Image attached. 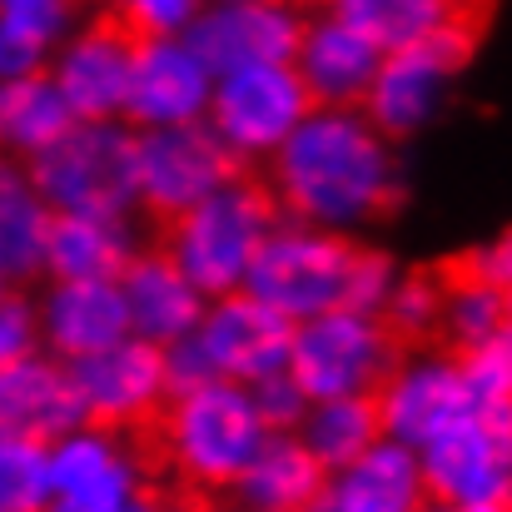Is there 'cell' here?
<instances>
[{"label": "cell", "instance_id": "484cf974", "mask_svg": "<svg viewBox=\"0 0 512 512\" xmlns=\"http://www.w3.org/2000/svg\"><path fill=\"white\" fill-rule=\"evenodd\" d=\"M70 125H75V110L50 80V70L25 75V80H0V155H15L30 165Z\"/></svg>", "mask_w": 512, "mask_h": 512}, {"label": "cell", "instance_id": "e575fe53", "mask_svg": "<svg viewBox=\"0 0 512 512\" xmlns=\"http://www.w3.org/2000/svg\"><path fill=\"white\" fill-rule=\"evenodd\" d=\"M254 403H259V418L269 423V433H299L314 398L304 393V383L294 373H274L264 383H254Z\"/></svg>", "mask_w": 512, "mask_h": 512}, {"label": "cell", "instance_id": "d590c367", "mask_svg": "<svg viewBox=\"0 0 512 512\" xmlns=\"http://www.w3.org/2000/svg\"><path fill=\"white\" fill-rule=\"evenodd\" d=\"M398 264L378 249H358V264H353V284H348V304L343 309H363V314H378L388 309L393 289H398Z\"/></svg>", "mask_w": 512, "mask_h": 512}, {"label": "cell", "instance_id": "8992f818", "mask_svg": "<svg viewBox=\"0 0 512 512\" xmlns=\"http://www.w3.org/2000/svg\"><path fill=\"white\" fill-rule=\"evenodd\" d=\"M398 339L378 314L329 309L319 319L294 324L289 373L304 383L314 403L324 398H373L398 368Z\"/></svg>", "mask_w": 512, "mask_h": 512}, {"label": "cell", "instance_id": "44dd1931", "mask_svg": "<svg viewBox=\"0 0 512 512\" xmlns=\"http://www.w3.org/2000/svg\"><path fill=\"white\" fill-rule=\"evenodd\" d=\"M428 503L433 498H428L418 448L383 438L348 468L329 473L324 498L309 512H423Z\"/></svg>", "mask_w": 512, "mask_h": 512}, {"label": "cell", "instance_id": "603a6c76", "mask_svg": "<svg viewBox=\"0 0 512 512\" xmlns=\"http://www.w3.org/2000/svg\"><path fill=\"white\" fill-rule=\"evenodd\" d=\"M120 289H125V309H130L135 339H150L160 348H174L179 339H189L204 324V309H209V299L194 289V279L174 264L165 249H145L125 269Z\"/></svg>", "mask_w": 512, "mask_h": 512}, {"label": "cell", "instance_id": "cb8c5ba5", "mask_svg": "<svg viewBox=\"0 0 512 512\" xmlns=\"http://www.w3.org/2000/svg\"><path fill=\"white\" fill-rule=\"evenodd\" d=\"M324 483H329V468L309 453V443L299 433H269L259 458L244 468L234 498H239V508L309 512L324 498Z\"/></svg>", "mask_w": 512, "mask_h": 512}, {"label": "cell", "instance_id": "4fadbf2b", "mask_svg": "<svg viewBox=\"0 0 512 512\" xmlns=\"http://www.w3.org/2000/svg\"><path fill=\"white\" fill-rule=\"evenodd\" d=\"M309 15L294 0H209L189 25V45L214 75L249 65H294Z\"/></svg>", "mask_w": 512, "mask_h": 512}, {"label": "cell", "instance_id": "277c9868", "mask_svg": "<svg viewBox=\"0 0 512 512\" xmlns=\"http://www.w3.org/2000/svg\"><path fill=\"white\" fill-rule=\"evenodd\" d=\"M30 174L55 214H135L140 209V130L130 120H75Z\"/></svg>", "mask_w": 512, "mask_h": 512}, {"label": "cell", "instance_id": "9a60e30c", "mask_svg": "<svg viewBox=\"0 0 512 512\" xmlns=\"http://www.w3.org/2000/svg\"><path fill=\"white\" fill-rule=\"evenodd\" d=\"M135 50H140V35L125 20H95L65 35V45L50 60V80L70 100L75 120H125Z\"/></svg>", "mask_w": 512, "mask_h": 512}, {"label": "cell", "instance_id": "e0dca14e", "mask_svg": "<svg viewBox=\"0 0 512 512\" xmlns=\"http://www.w3.org/2000/svg\"><path fill=\"white\" fill-rule=\"evenodd\" d=\"M214 70L184 35H155L135 50V80H130V110L125 120L135 130H174V125H204L214 105Z\"/></svg>", "mask_w": 512, "mask_h": 512}, {"label": "cell", "instance_id": "4316f807", "mask_svg": "<svg viewBox=\"0 0 512 512\" xmlns=\"http://www.w3.org/2000/svg\"><path fill=\"white\" fill-rule=\"evenodd\" d=\"M324 5L348 25H358L373 45H383V55L468 20V0H324Z\"/></svg>", "mask_w": 512, "mask_h": 512}, {"label": "cell", "instance_id": "7c38bea8", "mask_svg": "<svg viewBox=\"0 0 512 512\" xmlns=\"http://www.w3.org/2000/svg\"><path fill=\"white\" fill-rule=\"evenodd\" d=\"M55 468V512H135L150 503L145 463L130 433L115 428H75L50 443Z\"/></svg>", "mask_w": 512, "mask_h": 512}, {"label": "cell", "instance_id": "d6986e66", "mask_svg": "<svg viewBox=\"0 0 512 512\" xmlns=\"http://www.w3.org/2000/svg\"><path fill=\"white\" fill-rule=\"evenodd\" d=\"M383 65V45H373L358 25H348L343 15H334L329 5L319 15H309L294 70L309 85L314 105H353L363 110L373 80Z\"/></svg>", "mask_w": 512, "mask_h": 512}, {"label": "cell", "instance_id": "7402d4cb", "mask_svg": "<svg viewBox=\"0 0 512 512\" xmlns=\"http://www.w3.org/2000/svg\"><path fill=\"white\" fill-rule=\"evenodd\" d=\"M140 254L145 239L130 214H55L45 234V274L65 284L70 279L120 284Z\"/></svg>", "mask_w": 512, "mask_h": 512}, {"label": "cell", "instance_id": "5b68a950", "mask_svg": "<svg viewBox=\"0 0 512 512\" xmlns=\"http://www.w3.org/2000/svg\"><path fill=\"white\" fill-rule=\"evenodd\" d=\"M353 264H358V244L348 234L284 214L274 234L264 239L244 289L264 299L269 309H279L284 319L304 324V319H319L348 304Z\"/></svg>", "mask_w": 512, "mask_h": 512}, {"label": "cell", "instance_id": "7a4b0ae2", "mask_svg": "<svg viewBox=\"0 0 512 512\" xmlns=\"http://www.w3.org/2000/svg\"><path fill=\"white\" fill-rule=\"evenodd\" d=\"M269 443L254 388L214 378L189 393H174L160 418V453L189 493H234L244 468Z\"/></svg>", "mask_w": 512, "mask_h": 512}, {"label": "cell", "instance_id": "52a82bcc", "mask_svg": "<svg viewBox=\"0 0 512 512\" xmlns=\"http://www.w3.org/2000/svg\"><path fill=\"white\" fill-rule=\"evenodd\" d=\"M309 115H314V95L294 65H249L214 80L209 130L234 150L239 165L274 160Z\"/></svg>", "mask_w": 512, "mask_h": 512}, {"label": "cell", "instance_id": "2e32d148", "mask_svg": "<svg viewBox=\"0 0 512 512\" xmlns=\"http://www.w3.org/2000/svg\"><path fill=\"white\" fill-rule=\"evenodd\" d=\"M373 398H378L383 438L408 443V448H418V453H423L443 428H453L463 413L478 408V398H473V388H468V378H463V358H448V353L403 358Z\"/></svg>", "mask_w": 512, "mask_h": 512}, {"label": "cell", "instance_id": "8d00e7d4", "mask_svg": "<svg viewBox=\"0 0 512 512\" xmlns=\"http://www.w3.org/2000/svg\"><path fill=\"white\" fill-rule=\"evenodd\" d=\"M0 25L60 50L70 35V0H0Z\"/></svg>", "mask_w": 512, "mask_h": 512}, {"label": "cell", "instance_id": "d6a6232c", "mask_svg": "<svg viewBox=\"0 0 512 512\" xmlns=\"http://www.w3.org/2000/svg\"><path fill=\"white\" fill-rule=\"evenodd\" d=\"M45 353V334H40V304L25 294H5L0 299V368H15L25 358Z\"/></svg>", "mask_w": 512, "mask_h": 512}, {"label": "cell", "instance_id": "4dcf8cb0", "mask_svg": "<svg viewBox=\"0 0 512 512\" xmlns=\"http://www.w3.org/2000/svg\"><path fill=\"white\" fill-rule=\"evenodd\" d=\"M443 299H448V279L403 274L393 299H388V309H383V324L393 329L398 343L433 339V334H443Z\"/></svg>", "mask_w": 512, "mask_h": 512}, {"label": "cell", "instance_id": "3957f363", "mask_svg": "<svg viewBox=\"0 0 512 512\" xmlns=\"http://www.w3.org/2000/svg\"><path fill=\"white\" fill-rule=\"evenodd\" d=\"M279 219L284 209L274 189L249 174H234L224 189H214L204 204L174 219L165 234V254L194 279L204 299H229V294H244L249 269Z\"/></svg>", "mask_w": 512, "mask_h": 512}, {"label": "cell", "instance_id": "5bb4252c", "mask_svg": "<svg viewBox=\"0 0 512 512\" xmlns=\"http://www.w3.org/2000/svg\"><path fill=\"white\" fill-rule=\"evenodd\" d=\"M194 343L204 348L214 378L229 383H264L274 373H289L294 358V319H284L279 309H269L264 299L229 294V299H209L204 324L194 329Z\"/></svg>", "mask_w": 512, "mask_h": 512}, {"label": "cell", "instance_id": "f1b7e54d", "mask_svg": "<svg viewBox=\"0 0 512 512\" xmlns=\"http://www.w3.org/2000/svg\"><path fill=\"white\" fill-rule=\"evenodd\" d=\"M508 319H512L508 289H498V284H488V279H478V274H468V269H458V274L448 279L443 339L453 343L458 353H468V348L488 343L493 334H503Z\"/></svg>", "mask_w": 512, "mask_h": 512}, {"label": "cell", "instance_id": "83f0119b", "mask_svg": "<svg viewBox=\"0 0 512 512\" xmlns=\"http://www.w3.org/2000/svg\"><path fill=\"white\" fill-rule=\"evenodd\" d=\"M299 438L309 443V453L339 473L353 458H363L373 443H383V418H378V398H324L309 408Z\"/></svg>", "mask_w": 512, "mask_h": 512}, {"label": "cell", "instance_id": "6da1fadb", "mask_svg": "<svg viewBox=\"0 0 512 512\" xmlns=\"http://www.w3.org/2000/svg\"><path fill=\"white\" fill-rule=\"evenodd\" d=\"M269 189L289 219L353 234L398 204V155L363 110L314 105L269 160Z\"/></svg>", "mask_w": 512, "mask_h": 512}, {"label": "cell", "instance_id": "1f68e13d", "mask_svg": "<svg viewBox=\"0 0 512 512\" xmlns=\"http://www.w3.org/2000/svg\"><path fill=\"white\" fill-rule=\"evenodd\" d=\"M458 358H463V378L478 403H512V319L503 334H493L488 343H478Z\"/></svg>", "mask_w": 512, "mask_h": 512}, {"label": "cell", "instance_id": "f35d334b", "mask_svg": "<svg viewBox=\"0 0 512 512\" xmlns=\"http://www.w3.org/2000/svg\"><path fill=\"white\" fill-rule=\"evenodd\" d=\"M165 363H170V388L174 393H189V388H199V383H214V368H209V358H204V348L189 339H179L174 348H165Z\"/></svg>", "mask_w": 512, "mask_h": 512}, {"label": "cell", "instance_id": "d4e9b609", "mask_svg": "<svg viewBox=\"0 0 512 512\" xmlns=\"http://www.w3.org/2000/svg\"><path fill=\"white\" fill-rule=\"evenodd\" d=\"M50 219H55V209L45 204L30 165L15 155H0V274L10 284L45 274Z\"/></svg>", "mask_w": 512, "mask_h": 512}, {"label": "cell", "instance_id": "f546056e", "mask_svg": "<svg viewBox=\"0 0 512 512\" xmlns=\"http://www.w3.org/2000/svg\"><path fill=\"white\" fill-rule=\"evenodd\" d=\"M50 508H55L50 443L0 438V512H50Z\"/></svg>", "mask_w": 512, "mask_h": 512}, {"label": "cell", "instance_id": "f6af8a7d", "mask_svg": "<svg viewBox=\"0 0 512 512\" xmlns=\"http://www.w3.org/2000/svg\"><path fill=\"white\" fill-rule=\"evenodd\" d=\"M234 512H264V508H234Z\"/></svg>", "mask_w": 512, "mask_h": 512}, {"label": "cell", "instance_id": "74e56055", "mask_svg": "<svg viewBox=\"0 0 512 512\" xmlns=\"http://www.w3.org/2000/svg\"><path fill=\"white\" fill-rule=\"evenodd\" d=\"M55 60V50L35 35H20L10 25H0V80H25V75H45Z\"/></svg>", "mask_w": 512, "mask_h": 512}, {"label": "cell", "instance_id": "9c48e42d", "mask_svg": "<svg viewBox=\"0 0 512 512\" xmlns=\"http://www.w3.org/2000/svg\"><path fill=\"white\" fill-rule=\"evenodd\" d=\"M473 55V25L458 20L418 45H403V50H388L383 65H378V80L363 100V115L388 135V140H408L413 130H423L443 100H448V85L458 80V70L468 65Z\"/></svg>", "mask_w": 512, "mask_h": 512}, {"label": "cell", "instance_id": "b9f144b4", "mask_svg": "<svg viewBox=\"0 0 512 512\" xmlns=\"http://www.w3.org/2000/svg\"><path fill=\"white\" fill-rule=\"evenodd\" d=\"M463 512H512V503H478V508H463Z\"/></svg>", "mask_w": 512, "mask_h": 512}, {"label": "cell", "instance_id": "ffe728a7", "mask_svg": "<svg viewBox=\"0 0 512 512\" xmlns=\"http://www.w3.org/2000/svg\"><path fill=\"white\" fill-rule=\"evenodd\" d=\"M85 428V408L70 378V363L55 353H35L15 368H0V438L60 443Z\"/></svg>", "mask_w": 512, "mask_h": 512}, {"label": "cell", "instance_id": "60d3db41", "mask_svg": "<svg viewBox=\"0 0 512 512\" xmlns=\"http://www.w3.org/2000/svg\"><path fill=\"white\" fill-rule=\"evenodd\" d=\"M155 512H209V508H204V498H194L184 488V493H170V498H155Z\"/></svg>", "mask_w": 512, "mask_h": 512}, {"label": "cell", "instance_id": "836d02e7", "mask_svg": "<svg viewBox=\"0 0 512 512\" xmlns=\"http://www.w3.org/2000/svg\"><path fill=\"white\" fill-rule=\"evenodd\" d=\"M209 0H120V20L140 35V40H155V35H189V25L204 15Z\"/></svg>", "mask_w": 512, "mask_h": 512}, {"label": "cell", "instance_id": "ee69618b", "mask_svg": "<svg viewBox=\"0 0 512 512\" xmlns=\"http://www.w3.org/2000/svg\"><path fill=\"white\" fill-rule=\"evenodd\" d=\"M5 294H10V279H5V274H0V299H5Z\"/></svg>", "mask_w": 512, "mask_h": 512}, {"label": "cell", "instance_id": "7bdbcfd3", "mask_svg": "<svg viewBox=\"0 0 512 512\" xmlns=\"http://www.w3.org/2000/svg\"><path fill=\"white\" fill-rule=\"evenodd\" d=\"M423 512H458V508H448V503H428Z\"/></svg>", "mask_w": 512, "mask_h": 512}, {"label": "cell", "instance_id": "ba28073f", "mask_svg": "<svg viewBox=\"0 0 512 512\" xmlns=\"http://www.w3.org/2000/svg\"><path fill=\"white\" fill-rule=\"evenodd\" d=\"M428 498L448 508L512 503V403H478L423 453Z\"/></svg>", "mask_w": 512, "mask_h": 512}, {"label": "cell", "instance_id": "ab89813d", "mask_svg": "<svg viewBox=\"0 0 512 512\" xmlns=\"http://www.w3.org/2000/svg\"><path fill=\"white\" fill-rule=\"evenodd\" d=\"M463 269L468 274H478V279H488V284H498V289H508L512 294V229H503L493 244H483V249H473L468 259H463Z\"/></svg>", "mask_w": 512, "mask_h": 512}, {"label": "cell", "instance_id": "8fae6325", "mask_svg": "<svg viewBox=\"0 0 512 512\" xmlns=\"http://www.w3.org/2000/svg\"><path fill=\"white\" fill-rule=\"evenodd\" d=\"M234 174L244 170L234 150L209 130V120L174 130H140V209L150 219L174 224L214 189H224Z\"/></svg>", "mask_w": 512, "mask_h": 512}, {"label": "cell", "instance_id": "ac0fdd59", "mask_svg": "<svg viewBox=\"0 0 512 512\" xmlns=\"http://www.w3.org/2000/svg\"><path fill=\"white\" fill-rule=\"evenodd\" d=\"M40 304V334L45 353H55L60 363H85L115 343H125L130 329V309H125V289L105 284V279H50V289L35 299Z\"/></svg>", "mask_w": 512, "mask_h": 512}, {"label": "cell", "instance_id": "30bf717a", "mask_svg": "<svg viewBox=\"0 0 512 512\" xmlns=\"http://www.w3.org/2000/svg\"><path fill=\"white\" fill-rule=\"evenodd\" d=\"M85 423L95 428H115V433H140V428H160L165 408H170L174 388H170V363L165 348L150 339H130L70 363Z\"/></svg>", "mask_w": 512, "mask_h": 512}]
</instances>
